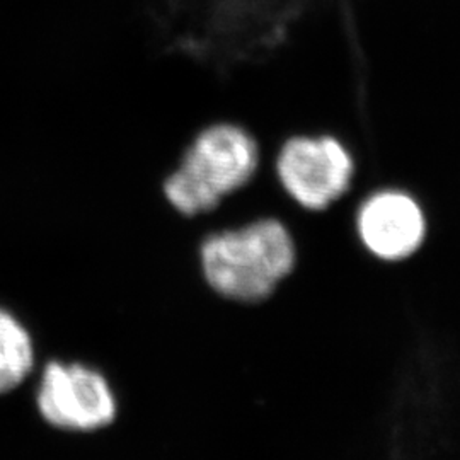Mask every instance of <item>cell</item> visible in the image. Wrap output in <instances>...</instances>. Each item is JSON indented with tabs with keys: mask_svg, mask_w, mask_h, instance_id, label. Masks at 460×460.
<instances>
[{
	"mask_svg": "<svg viewBox=\"0 0 460 460\" xmlns=\"http://www.w3.org/2000/svg\"><path fill=\"white\" fill-rule=\"evenodd\" d=\"M197 252L212 292L237 305L271 298L296 264L292 232L275 217L210 230L199 239Z\"/></svg>",
	"mask_w": 460,
	"mask_h": 460,
	"instance_id": "obj_1",
	"label": "cell"
},
{
	"mask_svg": "<svg viewBox=\"0 0 460 460\" xmlns=\"http://www.w3.org/2000/svg\"><path fill=\"white\" fill-rule=\"evenodd\" d=\"M261 150L244 127L215 121L199 128L165 174L163 195L184 218L214 214L254 180Z\"/></svg>",
	"mask_w": 460,
	"mask_h": 460,
	"instance_id": "obj_2",
	"label": "cell"
},
{
	"mask_svg": "<svg viewBox=\"0 0 460 460\" xmlns=\"http://www.w3.org/2000/svg\"><path fill=\"white\" fill-rule=\"evenodd\" d=\"M275 176L296 207L307 212H323L349 191L355 161L334 135L300 133L279 146Z\"/></svg>",
	"mask_w": 460,
	"mask_h": 460,
	"instance_id": "obj_3",
	"label": "cell"
},
{
	"mask_svg": "<svg viewBox=\"0 0 460 460\" xmlns=\"http://www.w3.org/2000/svg\"><path fill=\"white\" fill-rule=\"evenodd\" d=\"M363 249L382 263H402L425 244L427 215L411 193L382 188L365 197L355 214Z\"/></svg>",
	"mask_w": 460,
	"mask_h": 460,
	"instance_id": "obj_4",
	"label": "cell"
},
{
	"mask_svg": "<svg viewBox=\"0 0 460 460\" xmlns=\"http://www.w3.org/2000/svg\"><path fill=\"white\" fill-rule=\"evenodd\" d=\"M38 408L49 425L66 429H98L116 416L115 395L106 378L79 363H49L43 372Z\"/></svg>",
	"mask_w": 460,
	"mask_h": 460,
	"instance_id": "obj_5",
	"label": "cell"
},
{
	"mask_svg": "<svg viewBox=\"0 0 460 460\" xmlns=\"http://www.w3.org/2000/svg\"><path fill=\"white\" fill-rule=\"evenodd\" d=\"M31 336L13 314L0 307V393L17 387L33 368Z\"/></svg>",
	"mask_w": 460,
	"mask_h": 460,
	"instance_id": "obj_6",
	"label": "cell"
},
{
	"mask_svg": "<svg viewBox=\"0 0 460 460\" xmlns=\"http://www.w3.org/2000/svg\"><path fill=\"white\" fill-rule=\"evenodd\" d=\"M452 87H454V89H457V81H452ZM454 94H457V91H454ZM454 99H456V101H459L457 96H454ZM454 106H459V102H456Z\"/></svg>",
	"mask_w": 460,
	"mask_h": 460,
	"instance_id": "obj_7",
	"label": "cell"
}]
</instances>
